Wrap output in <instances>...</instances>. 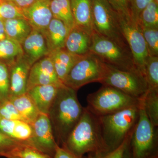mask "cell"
I'll return each mask as SVG.
<instances>
[{"instance_id":"1","label":"cell","mask_w":158,"mask_h":158,"mask_svg":"<svg viewBox=\"0 0 158 158\" xmlns=\"http://www.w3.org/2000/svg\"><path fill=\"white\" fill-rule=\"evenodd\" d=\"M84 109L78 99L76 90L64 85L59 87L48 114L55 139L65 145Z\"/></svg>"},{"instance_id":"2","label":"cell","mask_w":158,"mask_h":158,"mask_svg":"<svg viewBox=\"0 0 158 158\" xmlns=\"http://www.w3.org/2000/svg\"><path fill=\"white\" fill-rule=\"evenodd\" d=\"M64 147L78 158L87 153L95 154L109 152L102 135L98 117L85 108Z\"/></svg>"},{"instance_id":"3","label":"cell","mask_w":158,"mask_h":158,"mask_svg":"<svg viewBox=\"0 0 158 158\" xmlns=\"http://www.w3.org/2000/svg\"><path fill=\"white\" fill-rule=\"evenodd\" d=\"M139 103L116 113L98 117L103 138L109 151L118 147L132 132L138 121Z\"/></svg>"},{"instance_id":"4","label":"cell","mask_w":158,"mask_h":158,"mask_svg":"<svg viewBox=\"0 0 158 158\" xmlns=\"http://www.w3.org/2000/svg\"><path fill=\"white\" fill-rule=\"evenodd\" d=\"M87 101V109L100 117L138 105L140 99L132 97L116 88L103 85L97 91L88 94Z\"/></svg>"},{"instance_id":"5","label":"cell","mask_w":158,"mask_h":158,"mask_svg":"<svg viewBox=\"0 0 158 158\" xmlns=\"http://www.w3.org/2000/svg\"><path fill=\"white\" fill-rule=\"evenodd\" d=\"M91 38L90 52L95 54L105 63L120 70H139L135 65L129 49L119 45L95 31Z\"/></svg>"},{"instance_id":"6","label":"cell","mask_w":158,"mask_h":158,"mask_svg":"<svg viewBox=\"0 0 158 158\" xmlns=\"http://www.w3.org/2000/svg\"><path fill=\"white\" fill-rule=\"evenodd\" d=\"M99 83L137 99L142 97L148 88L147 81L140 71L120 70L106 63L103 75Z\"/></svg>"},{"instance_id":"7","label":"cell","mask_w":158,"mask_h":158,"mask_svg":"<svg viewBox=\"0 0 158 158\" xmlns=\"http://www.w3.org/2000/svg\"><path fill=\"white\" fill-rule=\"evenodd\" d=\"M106 63L95 54L90 52L82 56L71 69L63 85L73 90L93 82L100 81Z\"/></svg>"},{"instance_id":"8","label":"cell","mask_w":158,"mask_h":158,"mask_svg":"<svg viewBox=\"0 0 158 158\" xmlns=\"http://www.w3.org/2000/svg\"><path fill=\"white\" fill-rule=\"evenodd\" d=\"M92 9L94 31L130 49L122 33L118 15L109 3L106 0H92Z\"/></svg>"},{"instance_id":"9","label":"cell","mask_w":158,"mask_h":158,"mask_svg":"<svg viewBox=\"0 0 158 158\" xmlns=\"http://www.w3.org/2000/svg\"><path fill=\"white\" fill-rule=\"evenodd\" d=\"M156 128L148 117L140 99L139 116L130 139L132 146L133 158L149 157L156 140Z\"/></svg>"},{"instance_id":"10","label":"cell","mask_w":158,"mask_h":158,"mask_svg":"<svg viewBox=\"0 0 158 158\" xmlns=\"http://www.w3.org/2000/svg\"><path fill=\"white\" fill-rule=\"evenodd\" d=\"M118 22L122 33L132 55L135 65L144 75V64L149 55L141 27L131 19H126L119 15Z\"/></svg>"},{"instance_id":"11","label":"cell","mask_w":158,"mask_h":158,"mask_svg":"<svg viewBox=\"0 0 158 158\" xmlns=\"http://www.w3.org/2000/svg\"><path fill=\"white\" fill-rule=\"evenodd\" d=\"M30 144L42 152H55L57 143L48 115L40 113L32 124Z\"/></svg>"},{"instance_id":"12","label":"cell","mask_w":158,"mask_h":158,"mask_svg":"<svg viewBox=\"0 0 158 158\" xmlns=\"http://www.w3.org/2000/svg\"><path fill=\"white\" fill-rule=\"evenodd\" d=\"M49 85L59 86L63 85L58 79L52 59L47 56L40 59L31 66L27 90L34 86Z\"/></svg>"},{"instance_id":"13","label":"cell","mask_w":158,"mask_h":158,"mask_svg":"<svg viewBox=\"0 0 158 158\" xmlns=\"http://www.w3.org/2000/svg\"><path fill=\"white\" fill-rule=\"evenodd\" d=\"M9 97L17 96L27 93L28 78L32 65L23 55L9 63Z\"/></svg>"},{"instance_id":"14","label":"cell","mask_w":158,"mask_h":158,"mask_svg":"<svg viewBox=\"0 0 158 158\" xmlns=\"http://www.w3.org/2000/svg\"><path fill=\"white\" fill-rule=\"evenodd\" d=\"M51 0H35L27 9H23V14L32 29L42 32L46 30L52 19L51 11Z\"/></svg>"},{"instance_id":"15","label":"cell","mask_w":158,"mask_h":158,"mask_svg":"<svg viewBox=\"0 0 158 158\" xmlns=\"http://www.w3.org/2000/svg\"><path fill=\"white\" fill-rule=\"evenodd\" d=\"M23 55L31 65L48 56L49 51L42 32L32 29L22 45Z\"/></svg>"},{"instance_id":"16","label":"cell","mask_w":158,"mask_h":158,"mask_svg":"<svg viewBox=\"0 0 158 158\" xmlns=\"http://www.w3.org/2000/svg\"><path fill=\"white\" fill-rule=\"evenodd\" d=\"M75 25L92 35L94 30L92 0H70Z\"/></svg>"},{"instance_id":"17","label":"cell","mask_w":158,"mask_h":158,"mask_svg":"<svg viewBox=\"0 0 158 158\" xmlns=\"http://www.w3.org/2000/svg\"><path fill=\"white\" fill-rule=\"evenodd\" d=\"M61 86L53 85H38L29 89L27 93L34 102L40 113L48 115Z\"/></svg>"},{"instance_id":"18","label":"cell","mask_w":158,"mask_h":158,"mask_svg":"<svg viewBox=\"0 0 158 158\" xmlns=\"http://www.w3.org/2000/svg\"><path fill=\"white\" fill-rule=\"evenodd\" d=\"M91 35L75 25L66 38L65 48L70 53L83 56L90 52Z\"/></svg>"},{"instance_id":"19","label":"cell","mask_w":158,"mask_h":158,"mask_svg":"<svg viewBox=\"0 0 158 158\" xmlns=\"http://www.w3.org/2000/svg\"><path fill=\"white\" fill-rule=\"evenodd\" d=\"M0 132L15 141L30 144L32 128L31 125L26 122L0 117Z\"/></svg>"},{"instance_id":"20","label":"cell","mask_w":158,"mask_h":158,"mask_svg":"<svg viewBox=\"0 0 158 158\" xmlns=\"http://www.w3.org/2000/svg\"><path fill=\"white\" fill-rule=\"evenodd\" d=\"M69 30L62 21L53 18L43 33L49 52L65 48Z\"/></svg>"},{"instance_id":"21","label":"cell","mask_w":158,"mask_h":158,"mask_svg":"<svg viewBox=\"0 0 158 158\" xmlns=\"http://www.w3.org/2000/svg\"><path fill=\"white\" fill-rule=\"evenodd\" d=\"M48 56L52 61L57 77L62 84L71 69L82 56L70 53L65 48L52 51Z\"/></svg>"},{"instance_id":"22","label":"cell","mask_w":158,"mask_h":158,"mask_svg":"<svg viewBox=\"0 0 158 158\" xmlns=\"http://www.w3.org/2000/svg\"><path fill=\"white\" fill-rule=\"evenodd\" d=\"M4 23L7 39L21 45L33 29L28 21L25 19H7L4 21Z\"/></svg>"},{"instance_id":"23","label":"cell","mask_w":158,"mask_h":158,"mask_svg":"<svg viewBox=\"0 0 158 158\" xmlns=\"http://www.w3.org/2000/svg\"><path fill=\"white\" fill-rule=\"evenodd\" d=\"M26 122L32 124L39 115L40 112L27 93L8 98Z\"/></svg>"},{"instance_id":"24","label":"cell","mask_w":158,"mask_h":158,"mask_svg":"<svg viewBox=\"0 0 158 158\" xmlns=\"http://www.w3.org/2000/svg\"><path fill=\"white\" fill-rule=\"evenodd\" d=\"M50 8L53 18L62 21L69 31L74 27L70 0H51Z\"/></svg>"},{"instance_id":"25","label":"cell","mask_w":158,"mask_h":158,"mask_svg":"<svg viewBox=\"0 0 158 158\" xmlns=\"http://www.w3.org/2000/svg\"><path fill=\"white\" fill-rule=\"evenodd\" d=\"M141 104L152 124L158 126V90L148 88L147 92L141 98Z\"/></svg>"},{"instance_id":"26","label":"cell","mask_w":158,"mask_h":158,"mask_svg":"<svg viewBox=\"0 0 158 158\" xmlns=\"http://www.w3.org/2000/svg\"><path fill=\"white\" fill-rule=\"evenodd\" d=\"M138 24L141 28L158 29V3L152 0L141 11Z\"/></svg>"},{"instance_id":"27","label":"cell","mask_w":158,"mask_h":158,"mask_svg":"<svg viewBox=\"0 0 158 158\" xmlns=\"http://www.w3.org/2000/svg\"><path fill=\"white\" fill-rule=\"evenodd\" d=\"M23 55L22 46L19 44L7 38L0 40V61L7 60L9 63Z\"/></svg>"},{"instance_id":"28","label":"cell","mask_w":158,"mask_h":158,"mask_svg":"<svg viewBox=\"0 0 158 158\" xmlns=\"http://www.w3.org/2000/svg\"><path fill=\"white\" fill-rule=\"evenodd\" d=\"M2 156L19 158H49L36 148L27 143H20Z\"/></svg>"},{"instance_id":"29","label":"cell","mask_w":158,"mask_h":158,"mask_svg":"<svg viewBox=\"0 0 158 158\" xmlns=\"http://www.w3.org/2000/svg\"><path fill=\"white\" fill-rule=\"evenodd\" d=\"M144 76L148 88L158 90V56L148 57L144 64Z\"/></svg>"},{"instance_id":"30","label":"cell","mask_w":158,"mask_h":158,"mask_svg":"<svg viewBox=\"0 0 158 158\" xmlns=\"http://www.w3.org/2000/svg\"><path fill=\"white\" fill-rule=\"evenodd\" d=\"M25 19L22 9L7 0H0V19L3 21L12 19Z\"/></svg>"},{"instance_id":"31","label":"cell","mask_w":158,"mask_h":158,"mask_svg":"<svg viewBox=\"0 0 158 158\" xmlns=\"http://www.w3.org/2000/svg\"><path fill=\"white\" fill-rule=\"evenodd\" d=\"M141 28L149 56H158V29Z\"/></svg>"},{"instance_id":"32","label":"cell","mask_w":158,"mask_h":158,"mask_svg":"<svg viewBox=\"0 0 158 158\" xmlns=\"http://www.w3.org/2000/svg\"><path fill=\"white\" fill-rule=\"evenodd\" d=\"M0 117L10 120L26 122L9 98L0 101Z\"/></svg>"},{"instance_id":"33","label":"cell","mask_w":158,"mask_h":158,"mask_svg":"<svg viewBox=\"0 0 158 158\" xmlns=\"http://www.w3.org/2000/svg\"><path fill=\"white\" fill-rule=\"evenodd\" d=\"M10 82L8 65L0 61V101L8 98Z\"/></svg>"},{"instance_id":"34","label":"cell","mask_w":158,"mask_h":158,"mask_svg":"<svg viewBox=\"0 0 158 158\" xmlns=\"http://www.w3.org/2000/svg\"><path fill=\"white\" fill-rule=\"evenodd\" d=\"M131 133L127 137L118 147L108 152L95 154L94 155V158H123L126 150L130 144Z\"/></svg>"},{"instance_id":"35","label":"cell","mask_w":158,"mask_h":158,"mask_svg":"<svg viewBox=\"0 0 158 158\" xmlns=\"http://www.w3.org/2000/svg\"><path fill=\"white\" fill-rule=\"evenodd\" d=\"M131 19L138 23V18L141 11L152 0H127Z\"/></svg>"},{"instance_id":"36","label":"cell","mask_w":158,"mask_h":158,"mask_svg":"<svg viewBox=\"0 0 158 158\" xmlns=\"http://www.w3.org/2000/svg\"><path fill=\"white\" fill-rule=\"evenodd\" d=\"M113 9L122 17L131 19L127 0H106Z\"/></svg>"},{"instance_id":"37","label":"cell","mask_w":158,"mask_h":158,"mask_svg":"<svg viewBox=\"0 0 158 158\" xmlns=\"http://www.w3.org/2000/svg\"><path fill=\"white\" fill-rule=\"evenodd\" d=\"M20 143L0 132V155L2 156Z\"/></svg>"},{"instance_id":"38","label":"cell","mask_w":158,"mask_h":158,"mask_svg":"<svg viewBox=\"0 0 158 158\" xmlns=\"http://www.w3.org/2000/svg\"><path fill=\"white\" fill-rule=\"evenodd\" d=\"M54 158H78L65 147L57 144L54 154Z\"/></svg>"},{"instance_id":"39","label":"cell","mask_w":158,"mask_h":158,"mask_svg":"<svg viewBox=\"0 0 158 158\" xmlns=\"http://www.w3.org/2000/svg\"><path fill=\"white\" fill-rule=\"evenodd\" d=\"M10 1L23 10L30 7L35 2V0H11Z\"/></svg>"},{"instance_id":"40","label":"cell","mask_w":158,"mask_h":158,"mask_svg":"<svg viewBox=\"0 0 158 158\" xmlns=\"http://www.w3.org/2000/svg\"><path fill=\"white\" fill-rule=\"evenodd\" d=\"M6 38L7 37L5 31L4 21L0 19V40L6 39Z\"/></svg>"},{"instance_id":"41","label":"cell","mask_w":158,"mask_h":158,"mask_svg":"<svg viewBox=\"0 0 158 158\" xmlns=\"http://www.w3.org/2000/svg\"><path fill=\"white\" fill-rule=\"evenodd\" d=\"M129 146H128L125 152L124 157L123 158H131V155L128 150Z\"/></svg>"},{"instance_id":"42","label":"cell","mask_w":158,"mask_h":158,"mask_svg":"<svg viewBox=\"0 0 158 158\" xmlns=\"http://www.w3.org/2000/svg\"><path fill=\"white\" fill-rule=\"evenodd\" d=\"M6 157H7L8 158H19L16 157L15 156H6Z\"/></svg>"},{"instance_id":"43","label":"cell","mask_w":158,"mask_h":158,"mask_svg":"<svg viewBox=\"0 0 158 158\" xmlns=\"http://www.w3.org/2000/svg\"><path fill=\"white\" fill-rule=\"evenodd\" d=\"M88 158H94V156H90Z\"/></svg>"},{"instance_id":"44","label":"cell","mask_w":158,"mask_h":158,"mask_svg":"<svg viewBox=\"0 0 158 158\" xmlns=\"http://www.w3.org/2000/svg\"><path fill=\"white\" fill-rule=\"evenodd\" d=\"M7 1H11V0H7Z\"/></svg>"}]
</instances>
